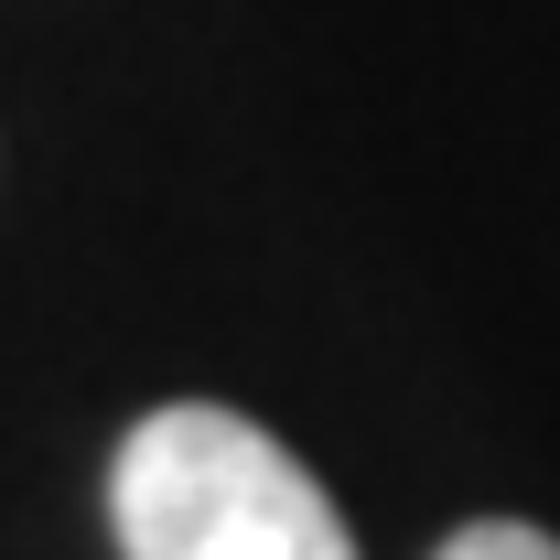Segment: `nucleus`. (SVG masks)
<instances>
[{"mask_svg":"<svg viewBox=\"0 0 560 560\" xmlns=\"http://www.w3.org/2000/svg\"><path fill=\"white\" fill-rule=\"evenodd\" d=\"M442 560H560L550 528H528V517H475V528H453Z\"/></svg>","mask_w":560,"mask_h":560,"instance_id":"nucleus-2","label":"nucleus"},{"mask_svg":"<svg viewBox=\"0 0 560 560\" xmlns=\"http://www.w3.org/2000/svg\"><path fill=\"white\" fill-rule=\"evenodd\" d=\"M108 517H119V560H355L335 495L248 410L215 399L130 420L108 464Z\"/></svg>","mask_w":560,"mask_h":560,"instance_id":"nucleus-1","label":"nucleus"}]
</instances>
